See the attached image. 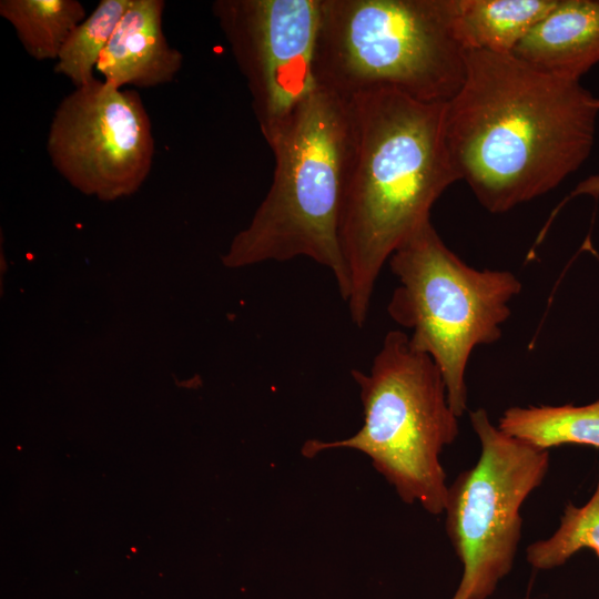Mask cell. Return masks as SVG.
Here are the masks:
<instances>
[{"label": "cell", "instance_id": "1", "mask_svg": "<svg viewBox=\"0 0 599 599\" xmlns=\"http://www.w3.org/2000/svg\"><path fill=\"white\" fill-rule=\"evenodd\" d=\"M599 98L580 81L512 54L465 51V78L446 102L445 138L460 180L491 213L557 187L589 158Z\"/></svg>", "mask_w": 599, "mask_h": 599}, {"label": "cell", "instance_id": "2", "mask_svg": "<svg viewBox=\"0 0 599 599\" xmlns=\"http://www.w3.org/2000/svg\"><path fill=\"white\" fill-rule=\"evenodd\" d=\"M349 99L354 141L339 240L349 316L363 327L383 266L430 222L434 203L460 177L445 138L446 102H423L390 89Z\"/></svg>", "mask_w": 599, "mask_h": 599}, {"label": "cell", "instance_id": "3", "mask_svg": "<svg viewBox=\"0 0 599 599\" xmlns=\"http://www.w3.org/2000/svg\"><path fill=\"white\" fill-rule=\"evenodd\" d=\"M353 141L351 99L316 87L267 142L275 159L271 187L224 264L307 257L332 272L346 302L339 227Z\"/></svg>", "mask_w": 599, "mask_h": 599}, {"label": "cell", "instance_id": "4", "mask_svg": "<svg viewBox=\"0 0 599 599\" xmlns=\"http://www.w3.org/2000/svg\"><path fill=\"white\" fill-rule=\"evenodd\" d=\"M465 78L449 0H322L316 87L351 98L390 89L447 102Z\"/></svg>", "mask_w": 599, "mask_h": 599}, {"label": "cell", "instance_id": "5", "mask_svg": "<svg viewBox=\"0 0 599 599\" xmlns=\"http://www.w3.org/2000/svg\"><path fill=\"white\" fill-rule=\"evenodd\" d=\"M351 374L363 405L362 427L341 440L309 439L302 455L312 458L338 448L363 453L404 502L443 514L448 485L440 454L459 428L438 366L412 345L408 334L393 329L369 372Z\"/></svg>", "mask_w": 599, "mask_h": 599}, {"label": "cell", "instance_id": "6", "mask_svg": "<svg viewBox=\"0 0 599 599\" xmlns=\"http://www.w3.org/2000/svg\"><path fill=\"white\" fill-rule=\"evenodd\" d=\"M398 280L387 313L438 366L454 414L467 410L466 370L475 348L496 343L521 291L509 271L466 264L428 222L388 260Z\"/></svg>", "mask_w": 599, "mask_h": 599}, {"label": "cell", "instance_id": "7", "mask_svg": "<svg viewBox=\"0 0 599 599\" xmlns=\"http://www.w3.org/2000/svg\"><path fill=\"white\" fill-rule=\"evenodd\" d=\"M480 443L476 464L448 486L446 532L463 565L451 599H487L512 569L520 509L549 470V450L502 433L484 408L469 412Z\"/></svg>", "mask_w": 599, "mask_h": 599}, {"label": "cell", "instance_id": "8", "mask_svg": "<svg viewBox=\"0 0 599 599\" xmlns=\"http://www.w3.org/2000/svg\"><path fill=\"white\" fill-rule=\"evenodd\" d=\"M45 148L52 166L68 183L111 201L136 192L144 183L155 140L138 92L95 79L60 101Z\"/></svg>", "mask_w": 599, "mask_h": 599}, {"label": "cell", "instance_id": "9", "mask_svg": "<svg viewBox=\"0 0 599 599\" xmlns=\"http://www.w3.org/2000/svg\"><path fill=\"white\" fill-rule=\"evenodd\" d=\"M322 0H217L212 13L246 80L268 142L316 88Z\"/></svg>", "mask_w": 599, "mask_h": 599}, {"label": "cell", "instance_id": "10", "mask_svg": "<svg viewBox=\"0 0 599 599\" xmlns=\"http://www.w3.org/2000/svg\"><path fill=\"white\" fill-rule=\"evenodd\" d=\"M164 8L163 0H132L99 59L97 71L104 82L145 89L175 79L183 54L164 35Z\"/></svg>", "mask_w": 599, "mask_h": 599}, {"label": "cell", "instance_id": "11", "mask_svg": "<svg viewBox=\"0 0 599 599\" xmlns=\"http://www.w3.org/2000/svg\"><path fill=\"white\" fill-rule=\"evenodd\" d=\"M511 54L552 75L580 81L599 63V0H558Z\"/></svg>", "mask_w": 599, "mask_h": 599}, {"label": "cell", "instance_id": "12", "mask_svg": "<svg viewBox=\"0 0 599 599\" xmlns=\"http://www.w3.org/2000/svg\"><path fill=\"white\" fill-rule=\"evenodd\" d=\"M558 0H449L454 35L465 50L511 54Z\"/></svg>", "mask_w": 599, "mask_h": 599}, {"label": "cell", "instance_id": "13", "mask_svg": "<svg viewBox=\"0 0 599 599\" xmlns=\"http://www.w3.org/2000/svg\"><path fill=\"white\" fill-rule=\"evenodd\" d=\"M498 428L545 450L562 445L599 448V399L582 406H512L502 413Z\"/></svg>", "mask_w": 599, "mask_h": 599}, {"label": "cell", "instance_id": "14", "mask_svg": "<svg viewBox=\"0 0 599 599\" xmlns=\"http://www.w3.org/2000/svg\"><path fill=\"white\" fill-rule=\"evenodd\" d=\"M0 16L37 61L57 60L71 32L88 17L78 0H1Z\"/></svg>", "mask_w": 599, "mask_h": 599}, {"label": "cell", "instance_id": "15", "mask_svg": "<svg viewBox=\"0 0 599 599\" xmlns=\"http://www.w3.org/2000/svg\"><path fill=\"white\" fill-rule=\"evenodd\" d=\"M131 2L101 0L67 39L54 64V72L68 78L75 88L94 81L99 59Z\"/></svg>", "mask_w": 599, "mask_h": 599}, {"label": "cell", "instance_id": "16", "mask_svg": "<svg viewBox=\"0 0 599 599\" xmlns=\"http://www.w3.org/2000/svg\"><path fill=\"white\" fill-rule=\"evenodd\" d=\"M581 549H590L599 557V477L591 498L580 507L566 505L557 530L530 544L526 559L537 570H549L562 566Z\"/></svg>", "mask_w": 599, "mask_h": 599}, {"label": "cell", "instance_id": "17", "mask_svg": "<svg viewBox=\"0 0 599 599\" xmlns=\"http://www.w3.org/2000/svg\"><path fill=\"white\" fill-rule=\"evenodd\" d=\"M578 195H590L595 199L599 197V174L591 175L580 182L576 189L566 197V200L554 211L551 216L548 219L545 227L542 229V232H545L548 229V225H550L551 221L554 220V216L557 214L558 210L567 202V200H570Z\"/></svg>", "mask_w": 599, "mask_h": 599}]
</instances>
